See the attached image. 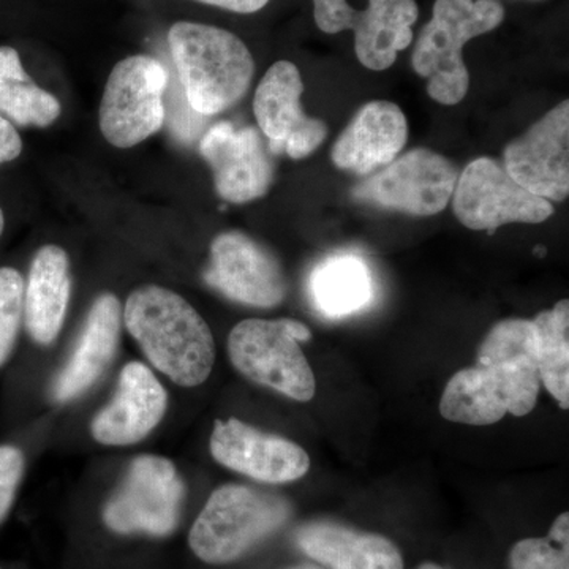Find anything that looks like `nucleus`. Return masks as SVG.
<instances>
[{
	"label": "nucleus",
	"instance_id": "1",
	"mask_svg": "<svg viewBox=\"0 0 569 569\" xmlns=\"http://www.w3.org/2000/svg\"><path fill=\"white\" fill-rule=\"evenodd\" d=\"M538 332L531 320L509 318L490 329L477 366L459 370L445 388L441 417L467 426H490L508 413L526 417L538 402Z\"/></svg>",
	"mask_w": 569,
	"mask_h": 569
},
{
	"label": "nucleus",
	"instance_id": "2",
	"mask_svg": "<svg viewBox=\"0 0 569 569\" xmlns=\"http://www.w3.org/2000/svg\"><path fill=\"white\" fill-rule=\"evenodd\" d=\"M122 320L152 367L179 387H200L211 376V328L181 295L159 284L138 288L127 299Z\"/></svg>",
	"mask_w": 569,
	"mask_h": 569
},
{
	"label": "nucleus",
	"instance_id": "3",
	"mask_svg": "<svg viewBox=\"0 0 569 569\" xmlns=\"http://www.w3.org/2000/svg\"><path fill=\"white\" fill-rule=\"evenodd\" d=\"M168 44L187 102L198 114H220L249 92L253 56L233 32L178 21L168 31Z\"/></svg>",
	"mask_w": 569,
	"mask_h": 569
},
{
	"label": "nucleus",
	"instance_id": "4",
	"mask_svg": "<svg viewBox=\"0 0 569 569\" xmlns=\"http://www.w3.org/2000/svg\"><path fill=\"white\" fill-rule=\"evenodd\" d=\"M505 20L500 0H436L432 18L419 33L411 67L426 78L433 102L455 107L470 89L463 62L468 41L496 31Z\"/></svg>",
	"mask_w": 569,
	"mask_h": 569
},
{
	"label": "nucleus",
	"instance_id": "5",
	"mask_svg": "<svg viewBox=\"0 0 569 569\" xmlns=\"http://www.w3.org/2000/svg\"><path fill=\"white\" fill-rule=\"evenodd\" d=\"M288 516L283 498L247 486H222L194 520L190 549L204 563H230L279 530Z\"/></svg>",
	"mask_w": 569,
	"mask_h": 569
},
{
	"label": "nucleus",
	"instance_id": "6",
	"mask_svg": "<svg viewBox=\"0 0 569 569\" xmlns=\"http://www.w3.org/2000/svg\"><path fill=\"white\" fill-rule=\"evenodd\" d=\"M310 337V329L291 318H250L231 329L228 355L236 370L253 383L309 402L316 396V376L299 342Z\"/></svg>",
	"mask_w": 569,
	"mask_h": 569
},
{
	"label": "nucleus",
	"instance_id": "7",
	"mask_svg": "<svg viewBox=\"0 0 569 569\" xmlns=\"http://www.w3.org/2000/svg\"><path fill=\"white\" fill-rule=\"evenodd\" d=\"M168 71L159 59L134 54L116 63L100 103L104 140L129 149L159 132L164 122L163 96Z\"/></svg>",
	"mask_w": 569,
	"mask_h": 569
},
{
	"label": "nucleus",
	"instance_id": "8",
	"mask_svg": "<svg viewBox=\"0 0 569 569\" xmlns=\"http://www.w3.org/2000/svg\"><path fill=\"white\" fill-rule=\"evenodd\" d=\"M459 173L456 164L430 149L418 148L366 176L351 197L359 203L391 209L415 217L443 212L455 193Z\"/></svg>",
	"mask_w": 569,
	"mask_h": 569
},
{
	"label": "nucleus",
	"instance_id": "9",
	"mask_svg": "<svg viewBox=\"0 0 569 569\" xmlns=\"http://www.w3.org/2000/svg\"><path fill=\"white\" fill-rule=\"evenodd\" d=\"M183 496L186 488L171 460L141 456L104 505L103 520L114 533L168 537L178 527Z\"/></svg>",
	"mask_w": 569,
	"mask_h": 569
},
{
	"label": "nucleus",
	"instance_id": "10",
	"mask_svg": "<svg viewBox=\"0 0 569 569\" xmlns=\"http://www.w3.org/2000/svg\"><path fill=\"white\" fill-rule=\"evenodd\" d=\"M452 211L463 227L493 233L509 223H542L553 206L519 186L503 163L479 157L463 168L452 193Z\"/></svg>",
	"mask_w": 569,
	"mask_h": 569
},
{
	"label": "nucleus",
	"instance_id": "11",
	"mask_svg": "<svg viewBox=\"0 0 569 569\" xmlns=\"http://www.w3.org/2000/svg\"><path fill=\"white\" fill-rule=\"evenodd\" d=\"M313 18L321 32L353 31L358 61L383 71L413 41L419 7L417 0H369L366 10H356L347 0H313Z\"/></svg>",
	"mask_w": 569,
	"mask_h": 569
},
{
	"label": "nucleus",
	"instance_id": "12",
	"mask_svg": "<svg viewBox=\"0 0 569 569\" xmlns=\"http://www.w3.org/2000/svg\"><path fill=\"white\" fill-rule=\"evenodd\" d=\"M302 92L301 71L290 61L272 63L258 84L254 118L272 156L287 153L290 159L302 160L328 138V126L302 110Z\"/></svg>",
	"mask_w": 569,
	"mask_h": 569
},
{
	"label": "nucleus",
	"instance_id": "13",
	"mask_svg": "<svg viewBox=\"0 0 569 569\" xmlns=\"http://www.w3.org/2000/svg\"><path fill=\"white\" fill-rule=\"evenodd\" d=\"M200 152L211 167L217 193L228 203H250L271 189L274 160L254 127L216 123L201 138Z\"/></svg>",
	"mask_w": 569,
	"mask_h": 569
},
{
	"label": "nucleus",
	"instance_id": "14",
	"mask_svg": "<svg viewBox=\"0 0 569 569\" xmlns=\"http://www.w3.org/2000/svg\"><path fill=\"white\" fill-rule=\"evenodd\" d=\"M503 167L519 186L545 200L565 201L569 193V102L546 112L503 152Z\"/></svg>",
	"mask_w": 569,
	"mask_h": 569
},
{
	"label": "nucleus",
	"instance_id": "15",
	"mask_svg": "<svg viewBox=\"0 0 569 569\" xmlns=\"http://www.w3.org/2000/svg\"><path fill=\"white\" fill-rule=\"evenodd\" d=\"M206 280L227 298L258 309H272L287 296L274 254L241 231H224L213 239Z\"/></svg>",
	"mask_w": 569,
	"mask_h": 569
},
{
	"label": "nucleus",
	"instance_id": "16",
	"mask_svg": "<svg viewBox=\"0 0 569 569\" xmlns=\"http://www.w3.org/2000/svg\"><path fill=\"white\" fill-rule=\"evenodd\" d=\"M209 448L220 466L268 485L298 481L310 468L309 455L298 443L236 418L213 422Z\"/></svg>",
	"mask_w": 569,
	"mask_h": 569
},
{
	"label": "nucleus",
	"instance_id": "17",
	"mask_svg": "<svg viewBox=\"0 0 569 569\" xmlns=\"http://www.w3.org/2000/svg\"><path fill=\"white\" fill-rule=\"evenodd\" d=\"M167 408L159 378L142 362H130L119 376L114 399L93 418L92 437L107 447H130L160 425Z\"/></svg>",
	"mask_w": 569,
	"mask_h": 569
},
{
	"label": "nucleus",
	"instance_id": "18",
	"mask_svg": "<svg viewBox=\"0 0 569 569\" xmlns=\"http://www.w3.org/2000/svg\"><path fill=\"white\" fill-rule=\"evenodd\" d=\"M408 141V121L396 103H366L332 146L331 159L339 170L358 176L377 173L395 162Z\"/></svg>",
	"mask_w": 569,
	"mask_h": 569
},
{
	"label": "nucleus",
	"instance_id": "19",
	"mask_svg": "<svg viewBox=\"0 0 569 569\" xmlns=\"http://www.w3.org/2000/svg\"><path fill=\"white\" fill-rule=\"evenodd\" d=\"M122 307L112 293L100 295L86 318L77 347L61 370L52 397L69 402L84 395L110 366L121 337Z\"/></svg>",
	"mask_w": 569,
	"mask_h": 569
},
{
	"label": "nucleus",
	"instance_id": "20",
	"mask_svg": "<svg viewBox=\"0 0 569 569\" xmlns=\"http://www.w3.org/2000/svg\"><path fill=\"white\" fill-rule=\"evenodd\" d=\"M71 293L70 260L59 246H43L33 257L24 288V323L39 346H51L62 331Z\"/></svg>",
	"mask_w": 569,
	"mask_h": 569
},
{
	"label": "nucleus",
	"instance_id": "21",
	"mask_svg": "<svg viewBox=\"0 0 569 569\" xmlns=\"http://www.w3.org/2000/svg\"><path fill=\"white\" fill-rule=\"evenodd\" d=\"M299 548L329 569H403L402 553L381 535L318 522L296 535Z\"/></svg>",
	"mask_w": 569,
	"mask_h": 569
},
{
	"label": "nucleus",
	"instance_id": "22",
	"mask_svg": "<svg viewBox=\"0 0 569 569\" xmlns=\"http://www.w3.org/2000/svg\"><path fill=\"white\" fill-rule=\"evenodd\" d=\"M313 306L326 318H346L372 305L376 280L369 264L359 254H329L309 277Z\"/></svg>",
	"mask_w": 569,
	"mask_h": 569
},
{
	"label": "nucleus",
	"instance_id": "23",
	"mask_svg": "<svg viewBox=\"0 0 569 569\" xmlns=\"http://www.w3.org/2000/svg\"><path fill=\"white\" fill-rule=\"evenodd\" d=\"M0 112L21 127H44L58 121L62 107L52 93L26 73L14 48L0 47Z\"/></svg>",
	"mask_w": 569,
	"mask_h": 569
},
{
	"label": "nucleus",
	"instance_id": "24",
	"mask_svg": "<svg viewBox=\"0 0 569 569\" xmlns=\"http://www.w3.org/2000/svg\"><path fill=\"white\" fill-rule=\"evenodd\" d=\"M538 332V372L561 408L569 407V302H557L533 318Z\"/></svg>",
	"mask_w": 569,
	"mask_h": 569
},
{
	"label": "nucleus",
	"instance_id": "25",
	"mask_svg": "<svg viewBox=\"0 0 569 569\" xmlns=\"http://www.w3.org/2000/svg\"><path fill=\"white\" fill-rule=\"evenodd\" d=\"M24 279L14 268H0V366L9 361L22 318H24Z\"/></svg>",
	"mask_w": 569,
	"mask_h": 569
},
{
	"label": "nucleus",
	"instance_id": "26",
	"mask_svg": "<svg viewBox=\"0 0 569 569\" xmlns=\"http://www.w3.org/2000/svg\"><path fill=\"white\" fill-rule=\"evenodd\" d=\"M511 569H569V542L522 539L511 550Z\"/></svg>",
	"mask_w": 569,
	"mask_h": 569
},
{
	"label": "nucleus",
	"instance_id": "27",
	"mask_svg": "<svg viewBox=\"0 0 569 569\" xmlns=\"http://www.w3.org/2000/svg\"><path fill=\"white\" fill-rule=\"evenodd\" d=\"M24 455L21 449L0 447V523L9 516L24 475Z\"/></svg>",
	"mask_w": 569,
	"mask_h": 569
},
{
	"label": "nucleus",
	"instance_id": "28",
	"mask_svg": "<svg viewBox=\"0 0 569 569\" xmlns=\"http://www.w3.org/2000/svg\"><path fill=\"white\" fill-rule=\"evenodd\" d=\"M22 152V140L13 123L0 112V164L13 162Z\"/></svg>",
	"mask_w": 569,
	"mask_h": 569
},
{
	"label": "nucleus",
	"instance_id": "29",
	"mask_svg": "<svg viewBox=\"0 0 569 569\" xmlns=\"http://www.w3.org/2000/svg\"><path fill=\"white\" fill-rule=\"evenodd\" d=\"M193 2L204 3V6L216 7V9L233 11L239 14H252L263 10L271 0H193Z\"/></svg>",
	"mask_w": 569,
	"mask_h": 569
},
{
	"label": "nucleus",
	"instance_id": "30",
	"mask_svg": "<svg viewBox=\"0 0 569 569\" xmlns=\"http://www.w3.org/2000/svg\"><path fill=\"white\" fill-rule=\"evenodd\" d=\"M3 228H6V216H3L2 208H0V236L3 233Z\"/></svg>",
	"mask_w": 569,
	"mask_h": 569
},
{
	"label": "nucleus",
	"instance_id": "31",
	"mask_svg": "<svg viewBox=\"0 0 569 569\" xmlns=\"http://www.w3.org/2000/svg\"><path fill=\"white\" fill-rule=\"evenodd\" d=\"M418 569H443V568L438 567V565H436V563H425V565H421V567H419Z\"/></svg>",
	"mask_w": 569,
	"mask_h": 569
},
{
	"label": "nucleus",
	"instance_id": "32",
	"mask_svg": "<svg viewBox=\"0 0 569 569\" xmlns=\"http://www.w3.org/2000/svg\"><path fill=\"white\" fill-rule=\"evenodd\" d=\"M295 569H321V568L310 567V565H305V567H299V568H295Z\"/></svg>",
	"mask_w": 569,
	"mask_h": 569
},
{
	"label": "nucleus",
	"instance_id": "33",
	"mask_svg": "<svg viewBox=\"0 0 569 569\" xmlns=\"http://www.w3.org/2000/svg\"><path fill=\"white\" fill-rule=\"evenodd\" d=\"M529 2H541V0H529Z\"/></svg>",
	"mask_w": 569,
	"mask_h": 569
}]
</instances>
